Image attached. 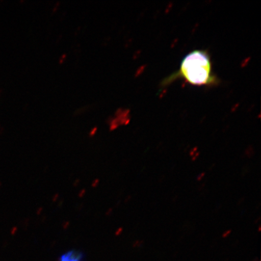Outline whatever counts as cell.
I'll use <instances>...</instances> for the list:
<instances>
[{
	"label": "cell",
	"instance_id": "1",
	"mask_svg": "<svg viewBox=\"0 0 261 261\" xmlns=\"http://www.w3.org/2000/svg\"><path fill=\"white\" fill-rule=\"evenodd\" d=\"M179 77L197 86H212L217 83V77L212 71L210 55L201 50H195L186 55L178 72L168 77L163 84H169Z\"/></svg>",
	"mask_w": 261,
	"mask_h": 261
},
{
	"label": "cell",
	"instance_id": "2",
	"mask_svg": "<svg viewBox=\"0 0 261 261\" xmlns=\"http://www.w3.org/2000/svg\"><path fill=\"white\" fill-rule=\"evenodd\" d=\"M58 261H86V254L83 251L71 249L61 254Z\"/></svg>",
	"mask_w": 261,
	"mask_h": 261
},
{
	"label": "cell",
	"instance_id": "3",
	"mask_svg": "<svg viewBox=\"0 0 261 261\" xmlns=\"http://www.w3.org/2000/svg\"><path fill=\"white\" fill-rule=\"evenodd\" d=\"M1 187H2V182H0V188H1Z\"/></svg>",
	"mask_w": 261,
	"mask_h": 261
}]
</instances>
